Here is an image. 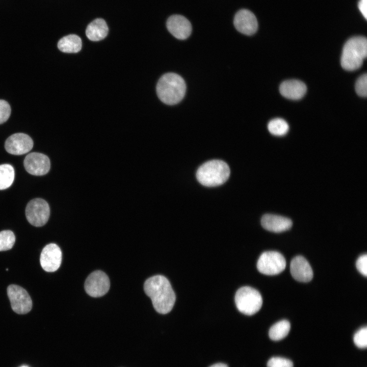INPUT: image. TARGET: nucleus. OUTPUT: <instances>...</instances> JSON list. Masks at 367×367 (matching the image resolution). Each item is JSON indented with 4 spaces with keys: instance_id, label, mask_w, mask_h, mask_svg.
<instances>
[{
    "instance_id": "1",
    "label": "nucleus",
    "mask_w": 367,
    "mask_h": 367,
    "mask_svg": "<svg viewBox=\"0 0 367 367\" xmlns=\"http://www.w3.org/2000/svg\"><path fill=\"white\" fill-rule=\"evenodd\" d=\"M144 290L158 312L166 314L172 310L176 300L175 295L165 276L157 275L149 277L144 284Z\"/></svg>"
},
{
    "instance_id": "2",
    "label": "nucleus",
    "mask_w": 367,
    "mask_h": 367,
    "mask_svg": "<svg viewBox=\"0 0 367 367\" xmlns=\"http://www.w3.org/2000/svg\"><path fill=\"white\" fill-rule=\"evenodd\" d=\"M186 85L184 79L174 73L162 75L156 85V93L159 99L168 105L175 104L184 98Z\"/></svg>"
},
{
    "instance_id": "3",
    "label": "nucleus",
    "mask_w": 367,
    "mask_h": 367,
    "mask_svg": "<svg viewBox=\"0 0 367 367\" xmlns=\"http://www.w3.org/2000/svg\"><path fill=\"white\" fill-rule=\"evenodd\" d=\"M366 55V38L362 36L352 37L347 41L343 47L341 65L346 70H355L362 65Z\"/></svg>"
},
{
    "instance_id": "4",
    "label": "nucleus",
    "mask_w": 367,
    "mask_h": 367,
    "mask_svg": "<svg viewBox=\"0 0 367 367\" xmlns=\"http://www.w3.org/2000/svg\"><path fill=\"white\" fill-rule=\"evenodd\" d=\"M230 175L228 165L223 161H207L199 167L196 172L198 181L206 187H215L224 183Z\"/></svg>"
},
{
    "instance_id": "5",
    "label": "nucleus",
    "mask_w": 367,
    "mask_h": 367,
    "mask_svg": "<svg viewBox=\"0 0 367 367\" xmlns=\"http://www.w3.org/2000/svg\"><path fill=\"white\" fill-rule=\"evenodd\" d=\"M234 300L239 311L248 316L258 312L263 304V299L259 292L247 286H243L237 291Z\"/></svg>"
},
{
    "instance_id": "6",
    "label": "nucleus",
    "mask_w": 367,
    "mask_h": 367,
    "mask_svg": "<svg viewBox=\"0 0 367 367\" xmlns=\"http://www.w3.org/2000/svg\"><path fill=\"white\" fill-rule=\"evenodd\" d=\"M286 267L284 256L279 252L274 251H266L259 256L257 268L258 271L267 275H275L282 272Z\"/></svg>"
},
{
    "instance_id": "7",
    "label": "nucleus",
    "mask_w": 367,
    "mask_h": 367,
    "mask_svg": "<svg viewBox=\"0 0 367 367\" xmlns=\"http://www.w3.org/2000/svg\"><path fill=\"white\" fill-rule=\"evenodd\" d=\"M49 213L48 204L41 198L31 200L25 208V215L28 222L36 227L43 226L46 223Z\"/></svg>"
},
{
    "instance_id": "8",
    "label": "nucleus",
    "mask_w": 367,
    "mask_h": 367,
    "mask_svg": "<svg viewBox=\"0 0 367 367\" xmlns=\"http://www.w3.org/2000/svg\"><path fill=\"white\" fill-rule=\"evenodd\" d=\"M7 294L12 310L18 314L28 313L32 308V299L25 290L15 284L7 288Z\"/></svg>"
},
{
    "instance_id": "9",
    "label": "nucleus",
    "mask_w": 367,
    "mask_h": 367,
    "mask_svg": "<svg viewBox=\"0 0 367 367\" xmlns=\"http://www.w3.org/2000/svg\"><path fill=\"white\" fill-rule=\"evenodd\" d=\"M110 280L107 275L99 270L91 273L85 282L86 293L93 297H99L105 295L110 289Z\"/></svg>"
},
{
    "instance_id": "10",
    "label": "nucleus",
    "mask_w": 367,
    "mask_h": 367,
    "mask_svg": "<svg viewBox=\"0 0 367 367\" xmlns=\"http://www.w3.org/2000/svg\"><path fill=\"white\" fill-rule=\"evenodd\" d=\"M42 269L48 272L57 271L61 264L62 252L56 244L51 243L42 249L40 258Z\"/></svg>"
},
{
    "instance_id": "11",
    "label": "nucleus",
    "mask_w": 367,
    "mask_h": 367,
    "mask_svg": "<svg viewBox=\"0 0 367 367\" xmlns=\"http://www.w3.org/2000/svg\"><path fill=\"white\" fill-rule=\"evenodd\" d=\"M24 166L30 174L40 176L48 172L50 163L49 158L46 155L38 152H32L25 156Z\"/></svg>"
},
{
    "instance_id": "12",
    "label": "nucleus",
    "mask_w": 367,
    "mask_h": 367,
    "mask_svg": "<svg viewBox=\"0 0 367 367\" xmlns=\"http://www.w3.org/2000/svg\"><path fill=\"white\" fill-rule=\"evenodd\" d=\"M33 146L31 138L23 133H16L10 136L6 141V151L12 154L21 155L30 151Z\"/></svg>"
},
{
    "instance_id": "13",
    "label": "nucleus",
    "mask_w": 367,
    "mask_h": 367,
    "mask_svg": "<svg viewBox=\"0 0 367 367\" xmlns=\"http://www.w3.org/2000/svg\"><path fill=\"white\" fill-rule=\"evenodd\" d=\"M234 25L240 33L252 35L257 31L258 23L254 14L247 9L239 11L234 16Z\"/></svg>"
},
{
    "instance_id": "14",
    "label": "nucleus",
    "mask_w": 367,
    "mask_h": 367,
    "mask_svg": "<svg viewBox=\"0 0 367 367\" xmlns=\"http://www.w3.org/2000/svg\"><path fill=\"white\" fill-rule=\"evenodd\" d=\"M167 28L174 37L180 40L188 38L192 32L190 22L186 17L179 15H174L169 17L167 21Z\"/></svg>"
},
{
    "instance_id": "15",
    "label": "nucleus",
    "mask_w": 367,
    "mask_h": 367,
    "mask_svg": "<svg viewBox=\"0 0 367 367\" xmlns=\"http://www.w3.org/2000/svg\"><path fill=\"white\" fill-rule=\"evenodd\" d=\"M290 271L293 277L299 282H307L313 277V271L310 264L302 256H297L293 258Z\"/></svg>"
},
{
    "instance_id": "16",
    "label": "nucleus",
    "mask_w": 367,
    "mask_h": 367,
    "mask_svg": "<svg viewBox=\"0 0 367 367\" xmlns=\"http://www.w3.org/2000/svg\"><path fill=\"white\" fill-rule=\"evenodd\" d=\"M261 224L264 229L276 233L289 230L292 226L291 219L283 216L269 214L263 216Z\"/></svg>"
},
{
    "instance_id": "17",
    "label": "nucleus",
    "mask_w": 367,
    "mask_h": 367,
    "mask_svg": "<svg viewBox=\"0 0 367 367\" xmlns=\"http://www.w3.org/2000/svg\"><path fill=\"white\" fill-rule=\"evenodd\" d=\"M306 86L302 82L291 80L283 82L279 87L281 94L285 98L292 100H298L305 95Z\"/></svg>"
},
{
    "instance_id": "18",
    "label": "nucleus",
    "mask_w": 367,
    "mask_h": 367,
    "mask_svg": "<svg viewBox=\"0 0 367 367\" xmlns=\"http://www.w3.org/2000/svg\"><path fill=\"white\" fill-rule=\"evenodd\" d=\"M108 27L106 21L101 18H97L87 26L86 34L87 38L93 41L104 39L108 35Z\"/></svg>"
},
{
    "instance_id": "19",
    "label": "nucleus",
    "mask_w": 367,
    "mask_h": 367,
    "mask_svg": "<svg viewBox=\"0 0 367 367\" xmlns=\"http://www.w3.org/2000/svg\"><path fill=\"white\" fill-rule=\"evenodd\" d=\"M82 40L76 35L70 34L62 38L58 43L60 50L65 53H76L82 48Z\"/></svg>"
},
{
    "instance_id": "20",
    "label": "nucleus",
    "mask_w": 367,
    "mask_h": 367,
    "mask_svg": "<svg viewBox=\"0 0 367 367\" xmlns=\"http://www.w3.org/2000/svg\"><path fill=\"white\" fill-rule=\"evenodd\" d=\"M290 328V323L288 321H280L271 326L269 331V336L272 340H281L287 336Z\"/></svg>"
},
{
    "instance_id": "21",
    "label": "nucleus",
    "mask_w": 367,
    "mask_h": 367,
    "mask_svg": "<svg viewBox=\"0 0 367 367\" xmlns=\"http://www.w3.org/2000/svg\"><path fill=\"white\" fill-rule=\"evenodd\" d=\"M14 179V170L10 164L0 165V190L10 187Z\"/></svg>"
},
{
    "instance_id": "22",
    "label": "nucleus",
    "mask_w": 367,
    "mask_h": 367,
    "mask_svg": "<svg viewBox=\"0 0 367 367\" xmlns=\"http://www.w3.org/2000/svg\"><path fill=\"white\" fill-rule=\"evenodd\" d=\"M268 128L271 134L281 136L287 133L289 129V126L284 119L275 118L268 123Z\"/></svg>"
},
{
    "instance_id": "23",
    "label": "nucleus",
    "mask_w": 367,
    "mask_h": 367,
    "mask_svg": "<svg viewBox=\"0 0 367 367\" xmlns=\"http://www.w3.org/2000/svg\"><path fill=\"white\" fill-rule=\"evenodd\" d=\"M15 242V237L12 231L6 230L0 232V251L11 249Z\"/></svg>"
},
{
    "instance_id": "24",
    "label": "nucleus",
    "mask_w": 367,
    "mask_h": 367,
    "mask_svg": "<svg viewBox=\"0 0 367 367\" xmlns=\"http://www.w3.org/2000/svg\"><path fill=\"white\" fill-rule=\"evenodd\" d=\"M353 340L355 345L359 348L364 349L367 346V328L363 327L358 330L354 334Z\"/></svg>"
},
{
    "instance_id": "25",
    "label": "nucleus",
    "mask_w": 367,
    "mask_h": 367,
    "mask_svg": "<svg viewBox=\"0 0 367 367\" xmlns=\"http://www.w3.org/2000/svg\"><path fill=\"white\" fill-rule=\"evenodd\" d=\"M267 367H293L292 361L281 357H273L267 362Z\"/></svg>"
},
{
    "instance_id": "26",
    "label": "nucleus",
    "mask_w": 367,
    "mask_h": 367,
    "mask_svg": "<svg viewBox=\"0 0 367 367\" xmlns=\"http://www.w3.org/2000/svg\"><path fill=\"white\" fill-rule=\"evenodd\" d=\"M356 93L361 97H366L367 94V76L366 74L361 75L355 84Z\"/></svg>"
},
{
    "instance_id": "27",
    "label": "nucleus",
    "mask_w": 367,
    "mask_h": 367,
    "mask_svg": "<svg viewBox=\"0 0 367 367\" xmlns=\"http://www.w3.org/2000/svg\"><path fill=\"white\" fill-rule=\"evenodd\" d=\"M11 108L9 103L4 100H0V124L6 122L10 117Z\"/></svg>"
},
{
    "instance_id": "28",
    "label": "nucleus",
    "mask_w": 367,
    "mask_h": 367,
    "mask_svg": "<svg viewBox=\"0 0 367 367\" xmlns=\"http://www.w3.org/2000/svg\"><path fill=\"white\" fill-rule=\"evenodd\" d=\"M356 268L363 275L367 276V255L366 254L358 257L356 263Z\"/></svg>"
},
{
    "instance_id": "29",
    "label": "nucleus",
    "mask_w": 367,
    "mask_h": 367,
    "mask_svg": "<svg viewBox=\"0 0 367 367\" xmlns=\"http://www.w3.org/2000/svg\"><path fill=\"white\" fill-rule=\"evenodd\" d=\"M358 7L363 17L366 19L367 0H359L358 3Z\"/></svg>"
},
{
    "instance_id": "30",
    "label": "nucleus",
    "mask_w": 367,
    "mask_h": 367,
    "mask_svg": "<svg viewBox=\"0 0 367 367\" xmlns=\"http://www.w3.org/2000/svg\"><path fill=\"white\" fill-rule=\"evenodd\" d=\"M209 367H228V366L225 363H217L212 365Z\"/></svg>"
},
{
    "instance_id": "31",
    "label": "nucleus",
    "mask_w": 367,
    "mask_h": 367,
    "mask_svg": "<svg viewBox=\"0 0 367 367\" xmlns=\"http://www.w3.org/2000/svg\"><path fill=\"white\" fill-rule=\"evenodd\" d=\"M21 367H27V366H21Z\"/></svg>"
}]
</instances>
